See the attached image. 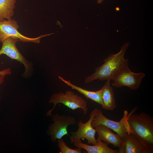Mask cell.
Returning a JSON list of instances; mask_svg holds the SVG:
<instances>
[{"label": "cell", "instance_id": "obj_1", "mask_svg": "<svg viewBox=\"0 0 153 153\" xmlns=\"http://www.w3.org/2000/svg\"><path fill=\"white\" fill-rule=\"evenodd\" d=\"M129 45V44L126 43L118 53L109 55L103 60L104 63L102 65L96 68L94 73L86 77L84 83L88 84L97 79L113 80L119 72L128 67L129 60L125 59L124 56Z\"/></svg>", "mask_w": 153, "mask_h": 153}, {"label": "cell", "instance_id": "obj_2", "mask_svg": "<svg viewBox=\"0 0 153 153\" xmlns=\"http://www.w3.org/2000/svg\"><path fill=\"white\" fill-rule=\"evenodd\" d=\"M128 115L127 121L129 133L151 153H153V118L144 112Z\"/></svg>", "mask_w": 153, "mask_h": 153}, {"label": "cell", "instance_id": "obj_3", "mask_svg": "<svg viewBox=\"0 0 153 153\" xmlns=\"http://www.w3.org/2000/svg\"><path fill=\"white\" fill-rule=\"evenodd\" d=\"M48 103H53L54 106L52 108L47 112L46 115L48 116L52 115V112L58 103L62 104L73 110L78 109H82L85 115L87 114L88 110L86 100L82 97L70 90L54 94L50 97Z\"/></svg>", "mask_w": 153, "mask_h": 153}, {"label": "cell", "instance_id": "obj_4", "mask_svg": "<svg viewBox=\"0 0 153 153\" xmlns=\"http://www.w3.org/2000/svg\"><path fill=\"white\" fill-rule=\"evenodd\" d=\"M19 41V39L14 37H9L3 41L0 49V56L5 54L23 64L24 66L25 70L22 76L24 78H28L31 77L33 74V64L31 61L27 60L18 50L16 44Z\"/></svg>", "mask_w": 153, "mask_h": 153}, {"label": "cell", "instance_id": "obj_5", "mask_svg": "<svg viewBox=\"0 0 153 153\" xmlns=\"http://www.w3.org/2000/svg\"><path fill=\"white\" fill-rule=\"evenodd\" d=\"M53 123L48 127L47 133L50 136L51 141L53 143L57 139H62L65 135L69 136L67 128L70 125L76 123L75 118L73 116L56 114L52 116Z\"/></svg>", "mask_w": 153, "mask_h": 153}, {"label": "cell", "instance_id": "obj_6", "mask_svg": "<svg viewBox=\"0 0 153 153\" xmlns=\"http://www.w3.org/2000/svg\"><path fill=\"white\" fill-rule=\"evenodd\" d=\"M19 25L17 22L13 19L5 20L0 21V43L6 39L12 37L18 38L22 42H32L39 43L41 39L44 37L49 36L53 33L41 35L35 38L26 37L18 31Z\"/></svg>", "mask_w": 153, "mask_h": 153}, {"label": "cell", "instance_id": "obj_7", "mask_svg": "<svg viewBox=\"0 0 153 153\" xmlns=\"http://www.w3.org/2000/svg\"><path fill=\"white\" fill-rule=\"evenodd\" d=\"M96 108L92 111L88 121L84 123L81 120H80L77 123L78 128L76 131L70 132L71 135L70 139L71 143L82 141V139H86L88 144L93 145L97 144V140L95 137L96 131L92 125V121L96 114Z\"/></svg>", "mask_w": 153, "mask_h": 153}, {"label": "cell", "instance_id": "obj_8", "mask_svg": "<svg viewBox=\"0 0 153 153\" xmlns=\"http://www.w3.org/2000/svg\"><path fill=\"white\" fill-rule=\"evenodd\" d=\"M128 112L124 111V116L119 122H116L106 117L102 111L99 109L96 108V114L92 122L93 127L101 125H104L113 130L118 134L123 139L126 133L130 132L127 121Z\"/></svg>", "mask_w": 153, "mask_h": 153}, {"label": "cell", "instance_id": "obj_9", "mask_svg": "<svg viewBox=\"0 0 153 153\" xmlns=\"http://www.w3.org/2000/svg\"><path fill=\"white\" fill-rule=\"evenodd\" d=\"M145 76V74L143 73H135L132 72L128 67L118 73L112 85L117 88L126 86L136 90L139 88L142 79Z\"/></svg>", "mask_w": 153, "mask_h": 153}, {"label": "cell", "instance_id": "obj_10", "mask_svg": "<svg viewBox=\"0 0 153 153\" xmlns=\"http://www.w3.org/2000/svg\"><path fill=\"white\" fill-rule=\"evenodd\" d=\"M94 128L98 134L97 140L111 144L114 147L119 148V153H124L123 140L118 134L114 133L111 129L102 125L97 126Z\"/></svg>", "mask_w": 153, "mask_h": 153}, {"label": "cell", "instance_id": "obj_11", "mask_svg": "<svg viewBox=\"0 0 153 153\" xmlns=\"http://www.w3.org/2000/svg\"><path fill=\"white\" fill-rule=\"evenodd\" d=\"M123 140L125 153H151L129 132L126 133Z\"/></svg>", "mask_w": 153, "mask_h": 153}, {"label": "cell", "instance_id": "obj_12", "mask_svg": "<svg viewBox=\"0 0 153 153\" xmlns=\"http://www.w3.org/2000/svg\"><path fill=\"white\" fill-rule=\"evenodd\" d=\"M110 80H107L101 89L102 108L107 110L112 111L116 105L112 88L110 85Z\"/></svg>", "mask_w": 153, "mask_h": 153}, {"label": "cell", "instance_id": "obj_13", "mask_svg": "<svg viewBox=\"0 0 153 153\" xmlns=\"http://www.w3.org/2000/svg\"><path fill=\"white\" fill-rule=\"evenodd\" d=\"M97 140V139H96ZM97 144L90 145L82 143V141L76 142L73 144L77 148L85 150L88 153H118L117 150H113L108 146V144L102 141L97 140Z\"/></svg>", "mask_w": 153, "mask_h": 153}, {"label": "cell", "instance_id": "obj_14", "mask_svg": "<svg viewBox=\"0 0 153 153\" xmlns=\"http://www.w3.org/2000/svg\"><path fill=\"white\" fill-rule=\"evenodd\" d=\"M59 80L70 86L72 89L75 90L83 95L86 98L89 99L99 104L102 105L101 99V89L96 91H90L77 86L72 83L70 81L67 80L61 76H59Z\"/></svg>", "mask_w": 153, "mask_h": 153}, {"label": "cell", "instance_id": "obj_15", "mask_svg": "<svg viewBox=\"0 0 153 153\" xmlns=\"http://www.w3.org/2000/svg\"><path fill=\"white\" fill-rule=\"evenodd\" d=\"M16 0H0V21L12 19Z\"/></svg>", "mask_w": 153, "mask_h": 153}, {"label": "cell", "instance_id": "obj_16", "mask_svg": "<svg viewBox=\"0 0 153 153\" xmlns=\"http://www.w3.org/2000/svg\"><path fill=\"white\" fill-rule=\"evenodd\" d=\"M58 145L60 153H82L81 149L76 148L73 149L69 147L65 142L62 139L58 140Z\"/></svg>", "mask_w": 153, "mask_h": 153}, {"label": "cell", "instance_id": "obj_17", "mask_svg": "<svg viewBox=\"0 0 153 153\" xmlns=\"http://www.w3.org/2000/svg\"><path fill=\"white\" fill-rule=\"evenodd\" d=\"M11 74V71L10 69L7 68L0 71V85L3 83L4 81L5 76ZM1 97L0 95V101Z\"/></svg>", "mask_w": 153, "mask_h": 153}, {"label": "cell", "instance_id": "obj_18", "mask_svg": "<svg viewBox=\"0 0 153 153\" xmlns=\"http://www.w3.org/2000/svg\"><path fill=\"white\" fill-rule=\"evenodd\" d=\"M103 0H97V3H102Z\"/></svg>", "mask_w": 153, "mask_h": 153}]
</instances>
